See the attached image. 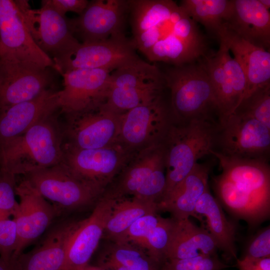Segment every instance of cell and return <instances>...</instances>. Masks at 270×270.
I'll use <instances>...</instances> for the list:
<instances>
[{"instance_id": "obj_1", "label": "cell", "mask_w": 270, "mask_h": 270, "mask_svg": "<svg viewBox=\"0 0 270 270\" xmlns=\"http://www.w3.org/2000/svg\"><path fill=\"white\" fill-rule=\"evenodd\" d=\"M220 174L212 178L218 201L236 218L251 227L266 220L270 212L268 160L230 157L218 152Z\"/></svg>"}, {"instance_id": "obj_2", "label": "cell", "mask_w": 270, "mask_h": 270, "mask_svg": "<svg viewBox=\"0 0 270 270\" xmlns=\"http://www.w3.org/2000/svg\"><path fill=\"white\" fill-rule=\"evenodd\" d=\"M54 114L0 145V168L24 176L62 162V134Z\"/></svg>"}, {"instance_id": "obj_3", "label": "cell", "mask_w": 270, "mask_h": 270, "mask_svg": "<svg viewBox=\"0 0 270 270\" xmlns=\"http://www.w3.org/2000/svg\"><path fill=\"white\" fill-rule=\"evenodd\" d=\"M218 127V122L207 119L173 122L162 142L166 166L163 196L191 172L199 159L216 150Z\"/></svg>"}, {"instance_id": "obj_4", "label": "cell", "mask_w": 270, "mask_h": 270, "mask_svg": "<svg viewBox=\"0 0 270 270\" xmlns=\"http://www.w3.org/2000/svg\"><path fill=\"white\" fill-rule=\"evenodd\" d=\"M164 75L175 122L207 119L220 124L214 92L203 62L174 66Z\"/></svg>"}, {"instance_id": "obj_5", "label": "cell", "mask_w": 270, "mask_h": 270, "mask_svg": "<svg viewBox=\"0 0 270 270\" xmlns=\"http://www.w3.org/2000/svg\"><path fill=\"white\" fill-rule=\"evenodd\" d=\"M166 186V152L162 142L135 152L102 196L114 199L132 196L158 203Z\"/></svg>"}, {"instance_id": "obj_6", "label": "cell", "mask_w": 270, "mask_h": 270, "mask_svg": "<svg viewBox=\"0 0 270 270\" xmlns=\"http://www.w3.org/2000/svg\"><path fill=\"white\" fill-rule=\"evenodd\" d=\"M32 186L62 214L97 202L104 191L74 176L61 162L24 175Z\"/></svg>"}, {"instance_id": "obj_7", "label": "cell", "mask_w": 270, "mask_h": 270, "mask_svg": "<svg viewBox=\"0 0 270 270\" xmlns=\"http://www.w3.org/2000/svg\"><path fill=\"white\" fill-rule=\"evenodd\" d=\"M62 163L77 178L102 191L113 182L132 155L120 142L99 148H78L65 144Z\"/></svg>"}, {"instance_id": "obj_8", "label": "cell", "mask_w": 270, "mask_h": 270, "mask_svg": "<svg viewBox=\"0 0 270 270\" xmlns=\"http://www.w3.org/2000/svg\"><path fill=\"white\" fill-rule=\"evenodd\" d=\"M174 122L163 96L121 114L118 142L132 152L160 144Z\"/></svg>"}, {"instance_id": "obj_9", "label": "cell", "mask_w": 270, "mask_h": 270, "mask_svg": "<svg viewBox=\"0 0 270 270\" xmlns=\"http://www.w3.org/2000/svg\"><path fill=\"white\" fill-rule=\"evenodd\" d=\"M25 24L36 45L54 61L73 52L80 42L71 32L68 18L42 1L32 9L28 0H16Z\"/></svg>"}, {"instance_id": "obj_10", "label": "cell", "mask_w": 270, "mask_h": 270, "mask_svg": "<svg viewBox=\"0 0 270 270\" xmlns=\"http://www.w3.org/2000/svg\"><path fill=\"white\" fill-rule=\"evenodd\" d=\"M214 151L230 157L268 160L270 128L234 112L220 122Z\"/></svg>"}, {"instance_id": "obj_11", "label": "cell", "mask_w": 270, "mask_h": 270, "mask_svg": "<svg viewBox=\"0 0 270 270\" xmlns=\"http://www.w3.org/2000/svg\"><path fill=\"white\" fill-rule=\"evenodd\" d=\"M0 60L52 68V60L36 45L16 0H0Z\"/></svg>"}, {"instance_id": "obj_12", "label": "cell", "mask_w": 270, "mask_h": 270, "mask_svg": "<svg viewBox=\"0 0 270 270\" xmlns=\"http://www.w3.org/2000/svg\"><path fill=\"white\" fill-rule=\"evenodd\" d=\"M131 40L124 34L106 40L80 42L73 52L54 60L60 74L76 69H104L112 72L138 58Z\"/></svg>"}, {"instance_id": "obj_13", "label": "cell", "mask_w": 270, "mask_h": 270, "mask_svg": "<svg viewBox=\"0 0 270 270\" xmlns=\"http://www.w3.org/2000/svg\"><path fill=\"white\" fill-rule=\"evenodd\" d=\"M111 72L104 69H76L60 74L64 88L58 90L59 109L69 116L104 103Z\"/></svg>"}, {"instance_id": "obj_14", "label": "cell", "mask_w": 270, "mask_h": 270, "mask_svg": "<svg viewBox=\"0 0 270 270\" xmlns=\"http://www.w3.org/2000/svg\"><path fill=\"white\" fill-rule=\"evenodd\" d=\"M16 194L20 198V202L12 216L18 234L14 258L44 234L56 218L61 215L58 210L49 203L25 178L16 185Z\"/></svg>"}, {"instance_id": "obj_15", "label": "cell", "mask_w": 270, "mask_h": 270, "mask_svg": "<svg viewBox=\"0 0 270 270\" xmlns=\"http://www.w3.org/2000/svg\"><path fill=\"white\" fill-rule=\"evenodd\" d=\"M226 45L220 41L216 54L203 62L212 84L220 114V122L234 112L247 88L244 71L232 58Z\"/></svg>"}, {"instance_id": "obj_16", "label": "cell", "mask_w": 270, "mask_h": 270, "mask_svg": "<svg viewBox=\"0 0 270 270\" xmlns=\"http://www.w3.org/2000/svg\"><path fill=\"white\" fill-rule=\"evenodd\" d=\"M50 68L0 60V114L50 88L54 79Z\"/></svg>"}, {"instance_id": "obj_17", "label": "cell", "mask_w": 270, "mask_h": 270, "mask_svg": "<svg viewBox=\"0 0 270 270\" xmlns=\"http://www.w3.org/2000/svg\"><path fill=\"white\" fill-rule=\"evenodd\" d=\"M128 8V0L89 2L78 16L68 18L70 30L82 42L102 40L123 34Z\"/></svg>"}, {"instance_id": "obj_18", "label": "cell", "mask_w": 270, "mask_h": 270, "mask_svg": "<svg viewBox=\"0 0 270 270\" xmlns=\"http://www.w3.org/2000/svg\"><path fill=\"white\" fill-rule=\"evenodd\" d=\"M121 114L104 103L92 110L68 116L66 144L78 148L94 149L119 142Z\"/></svg>"}, {"instance_id": "obj_19", "label": "cell", "mask_w": 270, "mask_h": 270, "mask_svg": "<svg viewBox=\"0 0 270 270\" xmlns=\"http://www.w3.org/2000/svg\"><path fill=\"white\" fill-rule=\"evenodd\" d=\"M80 221L62 219L50 226L34 248L16 258L18 270H62L70 242Z\"/></svg>"}, {"instance_id": "obj_20", "label": "cell", "mask_w": 270, "mask_h": 270, "mask_svg": "<svg viewBox=\"0 0 270 270\" xmlns=\"http://www.w3.org/2000/svg\"><path fill=\"white\" fill-rule=\"evenodd\" d=\"M115 199L102 196L90 215L80 222L69 243L62 270H75L88 264L100 241Z\"/></svg>"}, {"instance_id": "obj_21", "label": "cell", "mask_w": 270, "mask_h": 270, "mask_svg": "<svg viewBox=\"0 0 270 270\" xmlns=\"http://www.w3.org/2000/svg\"><path fill=\"white\" fill-rule=\"evenodd\" d=\"M58 109V91L50 88L36 98L0 114V145L22 135Z\"/></svg>"}, {"instance_id": "obj_22", "label": "cell", "mask_w": 270, "mask_h": 270, "mask_svg": "<svg viewBox=\"0 0 270 270\" xmlns=\"http://www.w3.org/2000/svg\"><path fill=\"white\" fill-rule=\"evenodd\" d=\"M240 64L247 80L246 96L270 84V52L244 40L224 25L218 36Z\"/></svg>"}, {"instance_id": "obj_23", "label": "cell", "mask_w": 270, "mask_h": 270, "mask_svg": "<svg viewBox=\"0 0 270 270\" xmlns=\"http://www.w3.org/2000/svg\"><path fill=\"white\" fill-rule=\"evenodd\" d=\"M212 165L197 163L191 172L176 184L157 204L158 211L170 212L172 218L180 220L195 214L196 204L208 186Z\"/></svg>"}, {"instance_id": "obj_24", "label": "cell", "mask_w": 270, "mask_h": 270, "mask_svg": "<svg viewBox=\"0 0 270 270\" xmlns=\"http://www.w3.org/2000/svg\"><path fill=\"white\" fill-rule=\"evenodd\" d=\"M225 26L249 42L267 50L270 46V12L259 0H234Z\"/></svg>"}, {"instance_id": "obj_25", "label": "cell", "mask_w": 270, "mask_h": 270, "mask_svg": "<svg viewBox=\"0 0 270 270\" xmlns=\"http://www.w3.org/2000/svg\"><path fill=\"white\" fill-rule=\"evenodd\" d=\"M218 250L207 230L196 226L189 218L175 219L165 260L216 256Z\"/></svg>"}, {"instance_id": "obj_26", "label": "cell", "mask_w": 270, "mask_h": 270, "mask_svg": "<svg viewBox=\"0 0 270 270\" xmlns=\"http://www.w3.org/2000/svg\"><path fill=\"white\" fill-rule=\"evenodd\" d=\"M196 218H206L208 231L215 240L218 249L228 258H236L235 245L236 227L226 218L221 204L211 194L208 186L198 200L195 208Z\"/></svg>"}, {"instance_id": "obj_27", "label": "cell", "mask_w": 270, "mask_h": 270, "mask_svg": "<svg viewBox=\"0 0 270 270\" xmlns=\"http://www.w3.org/2000/svg\"><path fill=\"white\" fill-rule=\"evenodd\" d=\"M158 212L157 203L152 201L133 196L116 198L102 238L118 242L136 220L146 214Z\"/></svg>"}, {"instance_id": "obj_28", "label": "cell", "mask_w": 270, "mask_h": 270, "mask_svg": "<svg viewBox=\"0 0 270 270\" xmlns=\"http://www.w3.org/2000/svg\"><path fill=\"white\" fill-rule=\"evenodd\" d=\"M96 266L104 270H160L161 268L140 248L112 242L100 254Z\"/></svg>"}, {"instance_id": "obj_29", "label": "cell", "mask_w": 270, "mask_h": 270, "mask_svg": "<svg viewBox=\"0 0 270 270\" xmlns=\"http://www.w3.org/2000/svg\"><path fill=\"white\" fill-rule=\"evenodd\" d=\"M165 86L164 74L155 65L138 57L111 72L109 88H150Z\"/></svg>"}, {"instance_id": "obj_30", "label": "cell", "mask_w": 270, "mask_h": 270, "mask_svg": "<svg viewBox=\"0 0 270 270\" xmlns=\"http://www.w3.org/2000/svg\"><path fill=\"white\" fill-rule=\"evenodd\" d=\"M179 6L192 20L218 36L232 15L234 0H182Z\"/></svg>"}, {"instance_id": "obj_31", "label": "cell", "mask_w": 270, "mask_h": 270, "mask_svg": "<svg viewBox=\"0 0 270 270\" xmlns=\"http://www.w3.org/2000/svg\"><path fill=\"white\" fill-rule=\"evenodd\" d=\"M166 88V86L150 88H109L104 104L112 111L122 114L162 98Z\"/></svg>"}, {"instance_id": "obj_32", "label": "cell", "mask_w": 270, "mask_h": 270, "mask_svg": "<svg viewBox=\"0 0 270 270\" xmlns=\"http://www.w3.org/2000/svg\"><path fill=\"white\" fill-rule=\"evenodd\" d=\"M234 112L254 118L270 128V84L244 96Z\"/></svg>"}, {"instance_id": "obj_33", "label": "cell", "mask_w": 270, "mask_h": 270, "mask_svg": "<svg viewBox=\"0 0 270 270\" xmlns=\"http://www.w3.org/2000/svg\"><path fill=\"white\" fill-rule=\"evenodd\" d=\"M174 222L173 218H164L160 216L157 225L145 241L142 250L152 260L160 265L166 260Z\"/></svg>"}, {"instance_id": "obj_34", "label": "cell", "mask_w": 270, "mask_h": 270, "mask_svg": "<svg viewBox=\"0 0 270 270\" xmlns=\"http://www.w3.org/2000/svg\"><path fill=\"white\" fill-rule=\"evenodd\" d=\"M228 266L216 255L166 260L162 264L160 270H222Z\"/></svg>"}, {"instance_id": "obj_35", "label": "cell", "mask_w": 270, "mask_h": 270, "mask_svg": "<svg viewBox=\"0 0 270 270\" xmlns=\"http://www.w3.org/2000/svg\"><path fill=\"white\" fill-rule=\"evenodd\" d=\"M160 217L158 212H154L138 218L116 242L128 243L142 250L146 238L157 225Z\"/></svg>"}, {"instance_id": "obj_36", "label": "cell", "mask_w": 270, "mask_h": 270, "mask_svg": "<svg viewBox=\"0 0 270 270\" xmlns=\"http://www.w3.org/2000/svg\"><path fill=\"white\" fill-rule=\"evenodd\" d=\"M16 176L0 168V209L10 212L12 216L18 203L16 199Z\"/></svg>"}, {"instance_id": "obj_37", "label": "cell", "mask_w": 270, "mask_h": 270, "mask_svg": "<svg viewBox=\"0 0 270 270\" xmlns=\"http://www.w3.org/2000/svg\"><path fill=\"white\" fill-rule=\"evenodd\" d=\"M18 240L15 222L10 218L0 221V258H13Z\"/></svg>"}, {"instance_id": "obj_38", "label": "cell", "mask_w": 270, "mask_h": 270, "mask_svg": "<svg viewBox=\"0 0 270 270\" xmlns=\"http://www.w3.org/2000/svg\"><path fill=\"white\" fill-rule=\"evenodd\" d=\"M270 228L268 226L260 231L249 242L245 256L253 258L270 257Z\"/></svg>"}, {"instance_id": "obj_39", "label": "cell", "mask_w": 270, "mask_h": 270, "mask_svg": "<svg viewBox=\"0 0 270 270\" xmlns=\"http://www.w3.org/2000/svg\"><path fill=\"white\" fill-rule=\"evenodd\" d=\"M43 1L62 16L68 12L80 15L88 6L87 0H43Z\"/></svg>"}, {"instance_id": "obj_40", "label": "cell", "mask_w": 270, "mask_h": 270, "mask_svg": "<svg viewBox=\"0 0 270 270\" xmlns=\"http://www.w3.org/2000/svg\"><path fill=\"white\" fill-rule=\"evenodd\" d=\"M240 270H270V257L253 258L247 256L236 259Z\"/></svg>"}, {"instance_id": "obj_41", "label": "cell", "mask_w": 270, "mask_h": 270, "mask_svg": "<svg viewBox=\"0 0 270 270\" xmlns=\"http://www.w3.org/2000/svg\"><path fill=\"white\" fill-rule=\"evenodd\" d=\"M0 270H18L16 258L5 260L0 258Z\"/></svg>"}, {"instance_id": "obj_42", "label": "cell", "mask_w": 270, "mask_h": 270, "mask_svg": "<svg viewBox=\"0 0 270 270\" xmlns=\"http://www.w3.org/2000/svg\"><path fill=\"white\" fill-rule=\"evenodd\" d=\"M12 214L6 210L0 209V221L8 219Z\"/></svg>"}, {"instance_id": "obj_43", "label": "cell", "mask_w": 270, "mask_h": 270, "mask_svg": "<svg viewBox=\"0 0 270 270\" xmlns=\"http://www.w3.org/2000/svg\"><path fill=\"white\" fill-rule=\"evenodd\" d=\"M75 270H104L96 266H92L88 264L83 267L77 268Z\"/></svg>"}, {"instance_id": "obj_44", "label": "cell", "mask_w": 270, "mask_h": 270, "mask_svg": "<svg viewBox=\"0 0 270 270\" xmlns=\"http://www.w3.org/2000/svg\"><path fill=\"white\" fill-rule=\"evenodd\" d=\"M262 5L269 10L270 8V0H259Z\"/></svg>"}]
</instances>
